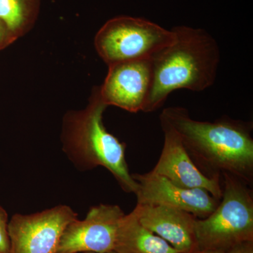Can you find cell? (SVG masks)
Listing matches in <instances>:
<instances>
[{
	"mask_svg": "<svg viewBox=\"0 0 253 253\" xmlns=\"http://www.w3.org/2000/svg\"><path fill=\"white\" fill-rule=\"evenodd\" d=\"M160 121L180 137L190 158L205 175L221 179L230 174L253 186V123L221 117L214 122L191 118L185 108L163 109Z\"/></svg>",
	"mask_w": 253,
	"mask_h": 253,
	"instance_id": "obj_1",
	"label": "cell"
},
{
	"mask_svg": "<svg viewBox=\"0 0 253 253\" xmlns=\"http://www.w3.org/2000/svg\"><path fill=\"white\" fill-rule=\"evenodd\" d=\"M172 30L174 41L150 59L151 83L143 112L157 111L178 89L206 90L217 78L220 51L215 39L201 29Z\"/></svg>",
	"mask_w": 253,
	"mask_h": 253,
	"instance_id": "obj_2",
	"label": "cell"
},
{
	"mask_svg": "<svg viewBox=\"0 0 253 253\" xmlns=\"http://www.w3.org/2000/svg\"><path fill=\"white\" fill-rule=\"evenodd\" d=\"M107 106L98 86L85 109L66 113L61 134L63 150L78 169L104 167L125 192L135 194L137 184L126 163V144L109 132L103 122Z\"/></svg>",
	"mask_w": 253,
	"mask_h": 253,
	"instance_id": "obj_3",
	"label": "cell"
},
{
	"mask_svg": "<svg viewBox=\"0 0 253 253\" xmlns=\"http://www.w3.org/2000/svg\"><path fill=\"white\" fill-rule=\"evenodd\" d=\"M221 180L222 196L217 208L195 223L199 251L229 249L253 241L251 186L230 174H224Z\"/></svg>",
	"mask_w": 253,
	"mask_h": 253,
	"instance_id": "obj_4",
	"label": "cell"
},
{
	"mask_svg": "<svg viewBox=\"0 0 253 253\" xmlns=\"http://www.w3.org/2000/svg\"><path fill=\"white\" fill-rule=\"evenodd\" d=\"M175 40L174 32L142 18L111 20L98 32L94 46L108 66L116 63L149 59Z\"/></svg>",
	"mask_w": 253,
	"mask_h": 253,
	"instance_id": "obj_5",
	"label": "cell"
},
{
	"mask_svg": "<svg viewBox=\"0 0 253 253\" xmlns=\"http://www.w3.org/2000/svg\"><path fill=\"white\" fill-rule=\"evenodd\" d=\"M77 217L63 205L34 214H14L8 224L10 253H56L63 231Z\"/></svg>",
	"mask_w": 253,
	"mask_h": 253,
	"instance_id": "obj_6",
	"label": "cell"
},
{
	"mask_svg": "<svg viewBox=\"0 0 253 253\" xmlns=\"http://www.w3.org/2000/svg\"><path fill=\"white\" fill-rule=\"evenodd\" d=\"M116 205L100 204L91 208L84 220L68 224L56 253H107L114 251L118 227L125 216Z\"/></svg>",
	"mask_w": 253,
	"mask_h": 253,
	"instance_id": "obj_7",
	"label": "cell"
},
{
	"mask_svg": "<svg viewBox=\"0 0 253 253\" xmlns=\"http://www.w3.org/2000/svg\"><path fill=\"white\" fill-rule=\"evenodd\" d=\"M137 184V204L163 205L182 210L199 219L207 217L217 208V200L206 190L188 189L151 172L131 174Z\"/></svg>",
	"mask_w": 253,
	"mask_h": 253,
	"instance_id": "obj_8",
	"label": "cell"
},
{
	"mask_svg": "<svg viewBox=\"0 0 253 253\" xmlns=\"http://www.w3.org/2000/svg\"><path fill=\"white\" fill-rule=\"evenodd\" d=\"M151 59L137 60L109 66L100 94L105 104L129 113L142 111L151 86Z\"/></svg>",
	"mask_w": 253,
	"mask_h": 253,
	"instance_id": "obj_9",
	"label": "cell"
},
{
	"mask_svg": "<svg viewBox=\"0 0 253 253\" xmlns=\"http://www.w3.org/2000/svg\"><path fill=\"white\" fill-rule=\"evenodd\" d=\"M160 122L164 133V144L157 164L151 171L181 187L206 190L220 201L221 179L205 175L190 158L177 133L168 123Z\"/></svg>",
	"mask_w": 253,
	"mask_h": 253,
	"instance_id": "obj_10",
	"label": "cell"
},
{
	"mask_svg": "<svg viewBox=\"0 0 253 253\" xmlns=\"http://www.w3.org/2000/svg\"><path fill=\"white\" fill-rule=\"evenodd\" d=\"M139 222L180 253L199 251L193 214L163 205L139 204L133 210Z\"/></svg>",
	"mask_w": 253,
	"mask_h": 253,
	"instance_id": "obj_11",
	"label": "cell"
},
{
	"mask_svg": "<svg viewBox=\"0 0 253 253\" xmlns=\"http://www.w3.org/2000/svg\"><path fill=\"white\" fill-rule=\"evenodd\" d=\"M114 252L180 253L139 222L135 212L125 214L118 227Z\"/></svg>",
	"mask_w": 253,
	"mask_h": 253,
	"instance_id": "obj_12",
	"label": "cell"
},
{
	"mask_svg": "<svg viewBox=\"0 0 253 253\" xmlns=\"http://www.w3.org/2000/svg\"><path fill=\"white\" fill-rule=\"evenodd\" d=\"M33 12L32 0H0V23L16 40L29 30Z\"/></svg>",
	"mask_w": 253,
	"mask_h": 253,
	"instance_id": "obj_13",
	"label": "cell"
},
{
	"mask_svg": "<svg viewBox=\"0 0 253 253\" xmlns=\"http://www.w3.org/2000/svg\"><path fill=\"white\" fill-rule=\"evenodd\" d=\"M8 214L0 206V253H10V239L8 231Z\"/></svg>",
	"mask_w": 253,
	"mask_h": 253,
	"instance_id": "obj_14",
	"label": "cell"
},
{
	"mask_svg": "<svg viewBox=\"0 0 253 253\" xmlns=\"http://www.w3.org/2000/svg\"><path fill=\"white\" fill-rule=\"evenodd\" d=\"M195 253H253V241L237 245L229 249L205 250Z\"/></svg>",
	"mask_w": 253,
	"mask_h": 253,
	"instance_id": "obj_15",
	"label": "cell"
},
{
	"mask_svg": "<svg viewBox=\"0 0 253 253\" xmlns=\"http://www.w3.org/2000/svg\"><path fill=\"white\" fill-rule=\"evenodd\" d=\"M15 40L11 33L0 23V49L13 42Z\"/></svg>",
	"mask_w": 253,
	"mask_h": 253,
	"instance_id": "obj_16",
	"label": "cell"
},
{
	"mask_svg": "<svg viewBox=\"0 0 253 253\" xmlns=\"http://www.w3.org/2000/svg\"><path fill=\"white\" fill-rule=\"evenodd\" d=\"M107 253H117L116 252H114V251H111V252Z\"/></svg>",
	"mask_w": 253,
	"mask_h": 253,
	"instance_id": "obj_17",
	"label": "cell"
},
{
	"mask_svg": "<svg viewBox=\"0 0 253 253\" xmlns=\"http://www.w3.org/2000/svg\"><path fill=\"white\" fill-rule=\"evenodd\" d=\"M98 253L88 252V253Z\"/></svg>",
	"mask_w": 253,
	"mask_h": 253,
	"instance_id": "obj_18",
	"label": "cell"
}]
</instances>
